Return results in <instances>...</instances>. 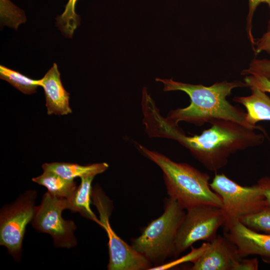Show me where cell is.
<instances>
[{"mask_svg":"<svg viewBox=\"0 0 270 270\" xmlns=\"http://www.w3.org/2000/svg\"><path fill=\"white\" fill-rule=\"evenodd\" d=\"M143 124L150 137L174 140L188 149L206 169L217 172L224 167L228 158L238 151L262 144L264 134L234 122L218 120L200 134L187 136L176 124L162 116L154 100L142 106Z\"/></svg>","mask_w":270,"mask_h":270,"instance_id":"1","label":"cell"},{"mask_svg":"<svg viewBox=\"0 0 270 270\" xmlns=\"http://www.w3.org/2000/svg\"><path fill=\"white\" fill-rule=\"evenodd\" d=\"M156 80L164 84V92L180 90L190 97L188 106L172 110L168 114L166 118L176 124L184 121L201 126L205 123L224 120L257 130L248 123L246 112L226 100L234 88L247 87L244 82L224 80L207 86L176 82L172 78H156Z\"/></svg>","mask_w":270,"mask_h":270,"instance_id":"2","label":"cell"},{"mask_svg":"<svg viewBox=\"0 0 270 270\" xmlns=\"http://www.w3.org/2000/svg\"><path fill=\"white\" fill-rule=\"evenodd\" d=\"M138 150L162 170L169 197L184 209L201 205L222 208L220 196L210 186V176L192 166L175 162L166 156L138 144Z\"/></svg>","mask_w":270,"mask_h":270,"instance_id":"3","label":"cell"},{"mask_svg":"<svg viewBox=\"0 0 270 270\" xmlns=\"http://www.w3.org/2000/svg\"><path fill=\"white\" fill-rule=\"evenodd\" d=\"M164 213L152 220L138 237L132 240V246L152 264L162 265L167 258L173 257L178 228L185 210L174 199L164 200Z\"/></svg>","mask_w":270,"mask_h":270,"instance_id":"4","label":"cell"},{"mask_svg":"<svg viewBox=\"0 0 270 270\" xmlns=\"http://www.w3.org/2000/svg\"><path fill=\"white\" fill-rule=\"evenodd\" d=\"M211 188L220 198L225 216L224 230L245 216L257 213L268 206L266 198L258 184L250 186L239 184L224 174H216Z\"/></svg>","mask_w":270,"mask_h":270,"instance_id":"5","label":"cell"},{"mask_svg":"<svg viewBox=\"0 0 270 270\" xmlns=\"http://www.w3.org/2000/svg\"><path fill=\"white\" fill-rule=\"evenodd\" d=\"M92 198L99 213L100 226L106 230L108 239V270H150L152 264L132 245L121 239L112 228L109 218L112 209V202L98 185L92 188Z\"/></svg>","mask_w":270,"mask_h":270,"instance_id":"6","label":"cell"},{"mask_svg":"<svg viewBox=\"0 0 270 270\" xmlns=\"http://www.w3.org/2000/svg\"><path fill=\"white\" fill-rule=\"evenodd\" d=\"M36 196V190H27L0 211V245L17 262L21 258L26 226L34 216Z\"/></svg>","mask_w":270,"mask_h":270,"instance_id":"7","label":"cell"},{"mask_svg":"<svg viewBox=\"0 0 270 270\" xmlns=\"http://www.w3.org/2000/svg\"><path fill=\"white\" fill-rule=\"evenodd\" d=\"M186 210L176 235L174 258L198 241H212L217 236L218 228L225 223L224 212L218 206L201 205Z\"/></svg>","mask_w":270,"mask_h":270,"instance_id":"8","label":"cell"},{"mask_svg":"<svg viewBox=\"0 0 270 270\" xmlns=\"http://www.w3.org/2000/svg\"><path fill=\"white\" fill-rule=\"evenodd\" d=\"M66 198L57 197L46 192L40 204L36 206L32 224L38 232L49 234L56 248H70L78 242L74 236L76 226L72 220L62 218V212L68 209Z\"/></svg>","mask_w":270,"mask_h":270,"instance_id":"9","label":"cell"},{"mask_svg":"<svg viewBox=\"0 0 270 270\" xmlns=\"http://www.w3.org/2000/svg\"><path fill=\"white\" fill-rule=\"evenodd\" d=\"M242 258L236 246L225 235L217 236L193 262L192 270H234Z\"/></svg>","mask_w":270,"mask_h":270,"instance_id":"10","label":"cell"},{"mask_svg":"<svg viewBox=\"0 0 270 270\" xmlns=\"http://www.w3.org/2000/svg\"><path fill=\"white\" fill-rule=\"evenodd\" d=\"M224 234L236 246L242 258L258 256L270 264V234L254 231L238 221L224 230Z\"/></svg>","mask_w":270,"mask_h":270,"instance_id":"11","label":"cell"},{"mask_svg":"<svg viewBox=\"0 0 270 270\" xmlns=\"http://www.w3.org/2000/svg\"><path fill=\"white\" fill-rule=\"evenodd\" d=\"M40 84L44 90L48 114L64 116L72 112L69 104L70 94L63 86L56 63L40 80Z\"/></svg>","mask_w":270,"mask_h":270,"instance_id":"12","label":"cell"},{"mask_svg":"<svg viewBox=\"0 0 270 270\" xmlns=\"http://www.w3.org/2000/svg\"><path fill=\"white\" fill-rule=\"evenodd\" d=\"M250 95L246 96H234L232 100L244 106L246 110V120L254 128L263 130L256 124L260 121H270V98L264 92L256 88H250Z\"/></svg>","mask_w":270,"mask_h":270,"instance_id":"13","label":"cell"},{"mask_svg":"<svg viewBox=\"0 0 270 270\" xmlns=\"http://www.w3.org/2000/svg\"><path fill=\"white\" fill-rule=\"evenodd\" d=\"M95 176H89L80 178V184L76 187L72 196L66 198L68 210L74 212H79L85 218L91 220L101 226L100 219L90 208L92 188V183Z\"/></svg>","mask_w":270,"mask_h":270,"instance_id":"14","label":"cell"},{"mask_svg":"<svg viewBox=\"0 0 270 270\" xmlns=\"http://www.w3.org/2000/svg\"><path fill=\"white\" fill-rule=\"evenodd\" d=\"M42 168L43 171L52 172L66 179L74 180L77 177L96 176L102 174L108 168V164L101 162L82 166L76 164L54 162L44 164Z\"/></svg>","mask_w":270,"mask_h":270,"instance_id":"15","label":"cell"},{"mask_svg":"<svg viewBox=\"0 0 270 270\" xmlns=\"http://www.w3.org/2000/svg\"><path fill=\"white\" fill-rule=\"evenodd\" d=\"M32 180L48 189V192L52 196L68 198L76 188L74 180L66 179L58 174L50 171H44L43 173Z\"/></svg>","mask_w":270,"mask_h":270,"instance_id":"16","label":"cell"},{"mask_svg":"<svg viewBox=\"0 0 270 270\" xmlns=\"http://www.w3.org/2000/svg\"><path fill=\"white\" fill-rule=\"evenodd\" d=\"M0 78L26 94L35 93L40 86V80H33L3 65L0 66Z\"/></svg>","mask_w":270,"mask_h":270,"instance_id":"17","label":"cell"},{"mask_svg":"<svg viewBox=\"0 0 270 270\" xmlns=\"http://www.w3.org/2000/svg\"><path fill=\"white\" fill-rule=\"evenodd\" d=\"M78 0H68L64 12L56 18V24L62 34L67 38H72L79 26L80 17L76 12V5Z\"/></svg>","mask_w":270,"mask_h":270,"instance_id":"18","label":"cell"},{"mask_svg":"<svg viewBox=\"0 0 270 270\" xmlns=\"http://www.w3.org/2000/svg\"><path fill=\"white\" fill-rule=\"evenodd\" d=\"M0 13L1 23L16 30L26 20L24 12L10 0H0Z\"/></svg>","mask_w":270,"mask_h":270,"instance_id":"19","label":"cell"},{"mask_svg":"<svg viewBox=\"0 0 270 270\" xmlns=\"http://www.w3.org/2000/svg\"><path fill=\"white\" fill-rule=\"evenodd\" d=\"M240 221L248 228L256 232L270 234V208L242 218Z\"/></svg>","mask_w":270,"mask_h":270,"instance_id":"20","label":"cell"},{"mask_svg":"<svg viewBox=\"0 0 270 270\" xmlns=\"http://www.w3.org/2000/svg\"><path fill=\"white\" fill-rule=\"evenodd\" d=\"M241 74L260 75L270 79V60L254 58L250 64L248 68L242 70Z\"/></svg>","mask_w":270,"mask_h":270,"instance_id":"21","label":"cell"},{"mask_svg":"<svg viewBox=\"0 0 270 270\" xmlns=\"http://www.w3.org/2000/svg\"><path fill=\"white\" fill-rule=\"evenodd\" d=\"M248 11L246 16V31L248 39L251 44L252 50H254L255 43V39L252 32L254 15L258 6L262 3H266L268 5L270 14V0H248ZM270 30V16L268 24V30Z\"/></svg>","mask_w":270,"mask_h":270,"instance_id":"22","label":"cell"},{"mask_svg":"<svg viewBox=\"0 0 270 270\" xmlns=\"http://www.w3.org/2000/svg\"><path fill=\"white\" fill-rule=\"evenodd\" d=\"M244 82L250 88H256L264 92L270 93V79L260 75H248L244 79Z\"/></svg>","mask_w":270,"mask_h":270,"instance_id":"23","label":"cell"},{"mask_svg":"<svg viewBox=\"0 0 270 270\" xmlns=\"http://www.w3.org/2000/svg\"><path fill=\"white\" fill-rule=\"evenodd\" d=\"M253 51L256 55L262 52H266L270 54V30H268L260 38L255 40Z\"/></svg>","mask_w":270,"mask_h":270,"instance_id":"24","label":"cell"},{"mask_svg":"<svg viewBox=\"0 0 270 270\" xmlns=\"http://www.w3.org/2000/svg\"><path fill=\"white\" fill-rule=\"evenodd\" d=\"M258 261L256 258L246 259L242 258L234 268V270H257Z\"/></svg>","mask_w":270,"mask_h":270,"instance_id":"25","label":"cell"},{"mask_svg":"<svg viewBox=\"0 0 270 270\" xmlns=\"http://www.w3.org/2000/svg\"><path fill=\"white\" fill-rule=\"evenodd\" d=\"M264 194L268 206L270 208V178L264 176L258 180L256 183Z\"/></svg>","mask_w":270,"mask_h":270,"instance_id":"26","label":"cell"}]
</instances>
